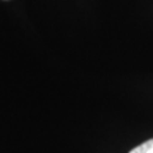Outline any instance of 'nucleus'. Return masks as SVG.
<instances>
[{
    "mask_svg": "<svg viewBox=\"0 0 153 153\" xmlns=\"http://www.w3.org/2000/svg\"><path fill=\"white\" fill-rule=\"evenodd\" d=\"M129 153H153V139H149L144 143H142L140 146L135 147Z\"/></svg>",
    "mask_w": 153,
    "mask_h": 153,
    "instance_id": "obj_1",
    "label": "nucleus"
}]
</instances>
